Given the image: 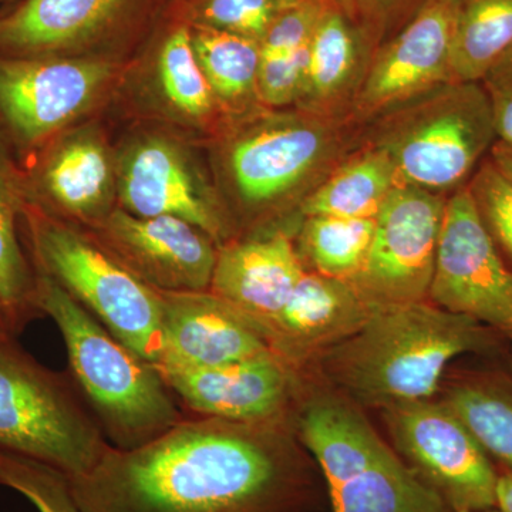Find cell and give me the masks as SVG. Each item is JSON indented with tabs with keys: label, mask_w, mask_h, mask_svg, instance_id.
I'll return each mask as SVG.
<instances>
[{
	"label": "cell",
	"mask_w": 512,
	"mask_h": 512,
	"mask_svg": "<svg viewBox=\"0 0 512 512\" xmlns=\"http://www.w3.org/2000/svg\"><path fill=\"white\" fill-rule=\"evenodd\" d=\"M292 416L258 421L185 416L143 446H111L67 478L83 512H313L318 476Z\"/></svg>",
	"instance_id": "cell-1"
},
{
	"label": "cell",
	"mask_w": 512,
	"mask_h": 512,
	"mask_svg": "<svg viewBox=\"0 0 512 512\" xmlns=\"http://www.w3.org/2000/svg\"><path fill=\"white\" fill-rule=\"evenodd\" d=\"M487 342L483 323L423 301L379 309L313 360L350 400L383 410L430 400L448 363Z\"/></svg>",
	"instance_id": "cell-2"
},
{
	"label": "cell",
	"mask_w": 512,
	"mask_h": 512,
	"mask_svg": "<svg viewBox=\"0 0 512 512\" xmlns=\"http://www.w3.org/2000/svg\"><path fill=\"white\" fill-rule=\"evenodd\" d=\"M36 305L59 328L70 376L111 446L130 450L156 439L187 414L160 370L36 271Z\"/></svg>",
	"instance_id": "cell-3"
},
{
	"label": "cell",
	"mask_w": 512,
	"mask_h": 512,
	"mask_svg": "<svg viewBox=\"0 0 512 512\" xmlns=\"http://www.w3.org/2000/svg\"><path fill=\"white\" fill-rule=\"evenodd\" d=\"M0 333V451L82 477L111 444L72 376L37 362Z\"/></svg>",
	"instance_id": "cell-4"
},
{
	"label": "cell",
	"mask_w": 512,
	"mask_h": 512,
	"mask_svg": "<svg viewBox=\"0 0 512 512\" xmlns=\"http://www.w3.org/2000/svg\"><path fill=\"white\" fill-rule=\"evenodd\" d=\"M23 212L35 271L52 278L124 345L157 366L164 350L160 292L73 225L36 208Z\"/></svg>",
	"instance_id": "cell-5"
},
{
	"label": "cell",
	"mask_w": 512,
	"mask_h": 512,
	"mask_svg": "<svg viewBox=\"0 0 512 512\" xmlns=\"http://www.w3.org/2000/svg\"><path fill=\"white\" fill-rule=\"evenodd\" d=\"M495 141L493 110L481 83L450 82L403 111L379 148L400 183L433 192L463 183Z\"/></svg>",
	"instance_id": "cell-6"
},
{
	"label": "cell",
	"mask_w": 512,
	"mask_h": 512,
	"mask_svg": "<svg viewBox=\"0 0 512 512\" xmlns=\"http://www.w3.org/2000/svg\"><path fill=\"white\" fill-rule=\"evenodd\" d=\"M383 413L403 463L453 512L497 507L500 474L446 404L420 400L387 407Z\"/></svg>",
	"instance_id": "cell-7"
},
{
	"label": "cell",
	"mask_w": 512,
	"mask_h": 512,
	"mask_svg": "<svg viewBox=\"0 0 512 512\" xmlns=\"http://www.w3.org/2000/svg\"><path fill=\"white\" fill-rule=\"evenodd\" d=\"M446 201L399 183L376 217L365 264L350 279L376 309L423 302L429 295Z\"/></svg>",
	"instance_id": "cell-8"
},
{
	"label": "cell",
	"mask_w": 512,
	"mask_h": 512,
	"mask_svg": "<svg viewBox=\"0 0 512 512\" xmlns=\"http://www.w3.org/2000/svg\"><path fill=\"white\" fill-rule=\"evenodd\" d=\"M429 296L448 312L512 336V274L468 187L446 201Z\"/></svg>",
	"instance_id": "cell-9"
},
{
	"label": "cell",
	"mask_w": 512,
	"mask_h": 512,
	"mask_svg": "<svg viewBox=\"0 0 512 512\" xmlns=\"http://www.w3.org/2000/svg\"><path fill=\"white\" fill-rule=\"evenodd\" d=\"M111 77V64L52 55L0 56V119L35 147L83 113Z\"/></svg>",
	"instance_id": "cell-10"
},
{
	"label": "cell",
	"mask_w": 512,
	"mask_h": 512,
	"mask_svg": "<svg viewBox=\"0 0 512 512\" xmlns=\"http://www.w3.org/2000/svg\"><path fill=\"white\" fill-rule=\"evenodd\" d=\"M100 238L128 271L158 292L210 291L218 248L188 221L117 210L101 221Z\"/></svg>",
	"instance_id": "cell-11"
},
{
	"label": "cell",
	"mask_w": 512,
	"mask_h": 512,
	"mask_svg": "<svg viewBox=\"0 0 512 512\" xmlns=\"http://www.w3.org/2000/svg\"><path fill=\"white\" fill-rule=\"evenodd\" d=\"M177 400L195 416L258 421L292 416L302 375L269 353L211 367L160 370Z\"/></svg>",
	"instance_id": "cell-12"
},
{
	"label": "cell",
	"mask_w": 512,
	"mask_h": 512,
	"mask_svg": "<svg viewBox=\"0 0 512 512\" xmlns=\"http://www.w3.org/2000/svg\"><path fill=\"white\" fill-rule=\"evenodd\" d=\"M379 311L348 279L305 271L274 318L259 325L272 352L299 373Z\"/></svg>",
	"instance_id": "cell-13"
},
{
	"label": "cell",
	"mask_w": 512,
	"mask_h": 512,
	"mask_svg": "<svg viewBox=\"0 0 512 512\" xmlns=\"http://www.w3.org/2000/svg\"><path fill=\"white\" fill-rule=\"evenodd\" d=\"M461 0H426L383 47L360 93L365 109L412 99L431 87L453 82L451 43Z\"/></svg>",
	"instance_id": "cell-14"
},
{
	"label": "cell",
	"mask_w": 512,
	"mask_h": 512,
	"mask_svg": "<svg viewBox=\"0 0 512 512\" xmlns=\"http://www.w3.org/2000/svg\"><path fill=\"white\" fill-rule=\"evenodd\" d=\"M164 350L157 369L211 367L269 355L261 329L207 292H160Z\"/></svg>",
	"instance_id": "cell-15"
},
{
	"label": "cell",
	"mask_w": 512,
	"mask_h": 512,
	"mask_svg": "<svg viewBox=\"0 0 512 512\" xmlns=\"http://www.w3.org/2000/svg\"><path fill=\"white\" fill-rule=\"evenodd\" d=\"M326 148L328 136L319 124L302 119L272 121L239 138L229 168L242 200L271 204L315 170Z\"/></svg>",
	"instance_id": "cell-16"
},
{
	"label": "cell",
	"mask_w": 512,
	"mask_h": 512,
	"mask_svg": "<svg viewBox=\"0 0 512 512\" xmlns=\"http://www.w3.org/2000/svg\"><path fill=\"white\" fill-rule=\"evenodd\" d=\"M124 211L137 217H177L215 241L224 222L180 151L163 140H147L128 153L120 171Z\"/></svg>",
	"instance_id": "cell-17"
},
{
	"label": "cell",
	"mask_w": 512,
	"mask_h": 512,
	"mask_svg": "<svg viewBox=\"0 0 512 512\" xmlns=\"http://www.w3.org/2000/svg\"><path fill=\"white\" fill-rule=\"evenodd\" d=\"M303 274L292 239L276 232L218 248L210 292L259 328L281 311Z\"/></svg>",
	"instance_id": "cell-18"
},
{
	"label": "cell",
	"mask_w": 512,
	"mask_h": 512,
	"mask_svg": "<svg viewBox=\"0 0 512 512\" xmlns=\"http://www.w3.org/2000/svg\"><path fill=\"white\" fill-rule=\"evenodd\" d=\"M126 0H25L0 19V50L8 56L52 55L90 39Z\"/></svg>",
	"instance_id": "cell-19"
},
{
	"label": "cell",
	"mask_w": 512,
	"mask_h": 512,
	"mask_svg": "<svg viewBox=\"0 0 512 512\" xmlns=\"http://www.w3.org/2000/svg\"><path fill=\"white\" fill-rule=\"evenodd\" d=\"M326 485L335 512H453L387 444Z\"/></svg>",
	"instance_id": "cell-20"
},
{
	"label": "cell",
	"mask_w": 512,
	"mask_h": 512,
	"mask_svg": "<svg viewBox=\"0 0 512 512\" xmlns=\"http://www.w3.org/2000/svg\"><path fill=\"white\" fill-rule=\"evenodd\" d=\"M40 184L57 207L83 218L103 215L110 188V164L99 141L72 138L50 154Z\"/></svg>",
	"instance_id": "cell-21"
},
{
	"label": "cell",
	"mask_w": 512,
	"mask_h": 512,
	"mask_svg": "<svg viewBox=\"0 0 512 512\" xmlns=\"http://www.w3.org/2000/svg\"><path fill=\"white\" fill-rule=\"evenodd\" d=\"M399 183L392 160L377 148L336 171L305 201L303 212L308 217L376 220L390 191Z\"/></svg>",
	"instance_id": "cell-22"
},
{
	"label": "cell",
	"mask_w": 512,
	"mask_h": 512,
	"mask_svg": "<svg viewBox=\"0 0 512 512\" xmlns=\"http://www.w3.org/2000/svg\"><path fill=\"white\" fill-rule=\"evenodd\" d=\"M512 49V0H461L453 43V82H480Z\"/></svg>",
	"instance_id": "cell-23"
},
{
	"label": "cell",
	"mask_w": 512,
	"mask_h": 512,
	"mask_svg": "<svg viewBox=\"0 0 512 512\" xmlns=\"http://www.w3.org/2000/svg\"><path fill=\"white\" fill-rule=\"evenodd\" d=\"M481 447L512 473V377L483 376L448 389L443 400Z\"/></svg>",
	"instance_id": "cell-24"
},
{
	"label": "cell",
	"mask_w": 512,
	"mask_h": 512,
	"mask_svg": "<svg viewBox=\"0 0 512 512\" xmlns=\"http://www.w3.org/2000/svg\"><path fill=\"white\" fill-rule=\"evenodd\" d=\"M19 210L18 194L0 171V305L15 336L43 316L36 305V271L19 241Z\"/></svg>",
	"instance_id": "cell-25"
},
{
	"label": "cell",
	"mask_w": 512,
	"mask_h": 512,
	"mask_svg": "<svg viewBox=\"0 0 512 512\" xmlns=\"http://www.w3.org/2000/svg\"><path fill=\"white\" fill-rule=\"evenodd\" d=\"M375 228L372 218L308 217L299 256L308 259L316 274L350 281L365 264Z\"/></svg>",
	"instance_id": "cell-26"
},
{
	"label": "cell",
	"mask_w": 512,
	"mask_h": 512,
	"mask_svg": "<svg viewBox=\"0 0 512 512\" xmlns=\"http://www.w3.org/2000/svg\"><path fill=\"white\" fill-rule=\"evenodd\" d=\"M192 46L212 93L238 100L256 89L261 43L224 30L202 28L192 36Z\"/></svg>",
	"instance_id": "cell-27"
},
{
	"label": "cell",
	"mask_w": 512,
	"mask_h": 512,
	"mask_svg": "<svg viewBox=\"0 0 512 512\" xmlns=\"http://www.w3.org/2000/svg\"><path fill=\"white\" fill-rule=\"evenodd\" d=\"M357 40L348 16L330 6L309 42L308 89L318 97L330 96L346 82L356 62Z\"/></svg>",
	"instance_id": "cell-28"
},
{
	"label": "cell",
	"mask_w": 512,
	"mask_h": 512,
	"mask_svg": "<svg viewBox=\"0 0 512 512\" xmlns=\"http://www.w3.org/2000/svg\"><path fill=\"white\" fill-rule=\"evenodd\" d=\"M158 74L161 89L175 109L190 117L210 113L211 86L198 63L187 29H178L165 40L158 59Z\"/></svg>",
	"instance_id": "cell-29"
},
{
	"label": "cell",
	"mask_w": 512,
	"mask_h": 512,
	"mask_svg": "<svg viewBox=\"0 0 512 512\" xmlns=\"http://www.w3.org/2000/svg\"><path fill=\"white\" fill-rule=\"evenodd\" d=\"M0 485L22 494L39 512H83L67 477L30 458L0 451Z\"/></svg>",
	"instance_id": "cell-30"
},
{
	"label": "cell",
	"mask_w": 512,
	"mask_h": 512,
	"mask_svg": "<svg viewBox=\"0 0 512 512\" xmlns=\"http://www.w3.org/2000/svg\"><path fill=\"white\" fill-rule=\"evenodd\" d=\"M299 0H207L202 18L207 28L235 33L261 43L274 20Z\"/></svg>",
	"instance_id": "cell-31"
},
{
	"label": "cell",
	"mask_w": 512,
	"mask_h": 512,
	"mask_svg": "<svg viewBox=\"0 0 512 512\" xmlns=\"http://www.w3.org/2000/svg\"><path fill=\"white\" fill-rule=\"evenodd\" d=\"M481 218L512 254V181L487 160L468 184Z\"/></svg>",
	"instance_id": "cell-32"
},
{
	"label": "cell",
	"mask_w": 512,
	"mask_h": 512,
	"mask_svg": "<svg viewBox=\"0 0 512 512\" xmlns=\"http://www.w3.org/2000/svg\"><path fill=\"white\" fill-rule=\"evenodd\" d=\"M330 6L326 0H299L284 10L262 37L261 56H288L308 46Z\"/></svg>",
	"instance_id": "cell-33"
},
{
	"label": "cell",
	"mask_w": 512,
	"mask_h": 512,
	"mask_svg": "<svg viewBox=\"0 0 512 512\" xmlns=\"http://www.w3.org/2000/svg\"><path fill=\"white\" fill-rule=\"evenodd\" d=\"M309 45L288 56H261L256 90L272 106L291 103L308 89Z\"/></svg>",
	"instance_id": "cell-34"
},
{
	"label": "cell",
	"mask_w": 512,
	"mask_h": 512,
	"mask_svg": "<svg viewBox=\"0 0 512 512\" xmlns=\"http://www.w3.org/2000/svg\"><path fill=\"white\" fill-rule=\"evenodd\" d=\"M493 110L497 141L512 144V49L480 80Z\"/></svg>",
	"instance_id": "cell-35"
},
{
	"label": "cell",
	"mask_w": 512,
	"mask_h": 512,
	"mask_svg": "<svg viewBox=\"0 0 512 512\" xmlns=\"http://www.w3.org/2000/svg\"><path fill=\"white\" fill-rule=\"evenodd\" d=\"M490 160L508 180L512 181V144L495 141L490 150Z\"/></svg>",
	"instance_id": "cell-36"
},
{
	"label": "cell",
	"mask_w": 512,
	"mask_h": 512,
	"mask_svg": "<svg viewBox=\"0 0 512 512\" xmlns=\"http://www.w3.org/2000/svg\"><path fill=\"white\" fill-rule=\"evenodd\" d=\"M497 507L501 512H512V473L510 471L498 476Z\"/></svg>",
	"instance_id": "cell-37"
},
{
	"label": "cell",
	"mask_w": 512,
	"mask_h": 512,
	"mask_svg": "<svg viewBox=\"0 0 512 512\" xmlns=\"http://www.w3.org/2000/svg\"><path fill=\"white\" fill-rule=\"evenodd\" d=\"M0 333H12L10 332L8 320H6L5 313H3L2 305H0Z\"/></svg>",
	"instance_id": "cell-38"
},
{
	"label": "cell",
	"mask_w": 512,
	"mask_h": 512,
	"mask_svg": "<svg viewBox=\"0 0 512 512\" xmlns=\"http://www.w3.org/2000/svg\"><path fill=\"white\" fill-rule=\"evenodd\" d=\"M326 2H329L330 5L336 6L335 3L338 2V0H326ZM340 2H343V0H340ZM338 8V6H336Z\"/></svg>",
	"instance_id": "cell-39"
},
{
	"label": "cell",
	"mask_w": 512,
	"mask_h": 512,
	"mask_svg": "<svg viewBox=\"0 0 512 512\" xmlns=\"http://www.w3.org/2000/svg\"><path fill=\"white\" fill-rule=\"evenodd\" d=\"M457 512H501V511L500 510H498V511L485 510V511H457Z\"/></svg>",
	"instance_id": "cell-40"
},
{
	"label": "cell",
	"mask_w": 512,
	"mask_h": 512,
	"mask_svg": "<svg viewBox=\"0 0 512 512\" xmlns=\"http://www.w3.org/2000/svg\"><path fill=\"white\" fill-rule=\"evenodd\" d=\"M379 2H382V0H379ZM383 2H387V0H383Z\"/></svg>",
	"instance_id": "cell-41"
}]
</instances>
